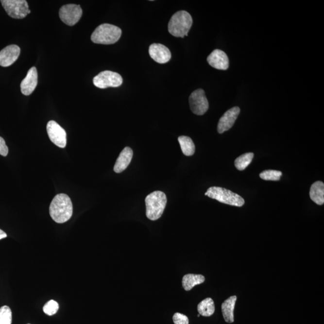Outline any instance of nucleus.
Listing matches in <instances>:
<instances>
[{
    "label": "nucleus",
    "mask_w": 324,
    "mask_h": 324,
    "mask_svg": "<svg viewBox=\"0 0 324 324\" xmlns=\"http://www.w3.org/2000/svg\"><path fill=\"white\" fill-rule=\"evenodd\" d=\"M50 214L53 221L63 223L69 220L73 214V205L70 198L61 193L53 198L50 206Z\"/></svg>",
    "instance_id": "nucleus-1"
},
{
    "label": "nucleus",
    "mask_w": 324,
    "mask_h": 324,
    "mask_svg": "<svg viewBox=\"0 0 324 324\" xmlns=\"http://www.w3.org/2000/svg\"><path fill=\"white\" fill-rule=\"evenodd\" d=\"M193 24L192 17L188 12L181 10L172 15L168 24V31L175 37L187 36Z\"/></svg>",
    "instance_id": "nucleus-2"
},
{
    "label": "nucleus",
    "mask_w": 324,
    "mask_h": 324,
    "mask_svg": "<svg viewBox=\"0 0 324 324\" xmlns=\"http://www.w3.org/2000/svg\"><path fill=\"white\" fill-rule=\"evenodd\" d=\"M146 216L150 220L155 221L161 218L167 205V198L165 193L155 191L145 198Z\"/></svg>",
    "instance_id": "nucleus-3"
},
{
    "label": "nucleus",
    "mask_w": 324,
    "mask_h": 324,
    "mask_svg": "<svg viewBox=\"0 0 324 324\" xmlns=\"http://www.w3.org/2000/svg\"><path fill=\"white\" fill-rule=\"evenodd\" d=\"M121 33V30L116 25L103 24L94 31L91 40L97 44H114L120 39Z\"/></svg>",
    "instance_id": "nucleus-4"
},
{
    "label": "nucleus",
    "mask_w": 324,
    "mask_h": 324,
    "mask_svg": "<svg viewBox=\"0 0 324 324\" xmlns=\"http://www.w3.org/2000/svg\"><path fill=\"white\" fill-rule=\"evenodd\" d=\"M205 196L218 201L219 202L232 206H241L245 203L244 200L238 194L220 187H211L205 193Z\"/></svg>",
    "instance_id": "nucleus-5"
},
{
    "label": "nucleus",
    "mask_w": 324,
    "mask_h": 324,
    "mask_svg": "<svg viewBox=\"0 0 324 324\" xmlns=\"http://www.w3.org/2000/svg\"><path fill=\"white\" fill-rule=\"evenodd\" d=\"M1 2L7 14L12 18L23 19L29 15V4L25 0H2Z\"/></svg>",
    "instance_id": "nucleus-6"
},
{
    "label": "nucleus",
    "mask_w": 324,
    "mask_h": 324,
    "mask_svg": "<svg viewBox=\"0 0 324 324\" xmlns=\"http://www.w3.org/2000/svg\"><path fill=\"white\" fill-rule=\"evenodd\" d=\"M122 83L121 76L114 71H102L93 78V84L96 87L105 89L109 87H118Z\"/></svg>",
    "instance_id": "nucleus-7"
},
{
    "label": "nucleus",
    "mask_w": 324,
    "mask_h": 324,
    "mask_svg": "<svg viewBox=\"0 0 324 324\" xmlns=\"http://www.w3.org/2000/svg\"><path fill=\"white\" fill-rule=\"evenodd\" d=\"M83 10L80 5L66 4L61 7L59 11L60 19L66 25H75L80 20Z\"/></svg>",
    "instance_id": "nucleus-8"
},
{
    "label": "nucleus",
    "mask_w": 324,
    "mask_h": 324,
    "mask_svg": "<svg viewBox=\"0 0 324 324\" xmlns=\"http://www.w3.org/2000/svg\"><path fill=\"white\" fill-rule=\"evenodd\" d=\"M191 111L197 116H203L208 111L209 104L203 89L194 91L189 97Z\"/></svg>",
    "instance_id": "nucleus-9"
},
{
    "label": "nucleus",
    "mask_w": 324,
    "mask_h": 324,
    "mask_svg": "<svg viewBox=\"0 0 324 324\" xmlns=\"http://www.w3.org/2000/svg\"><path fill=\"white\" fill-rule=\"evenodd\" d=\"M47 130L48 136L53 144L62 149L66 147L67 144L66 132L57 122L53 120L48 122Z\"/></svg>",
    "instance_id": "nucleus-10"
},
{
    "label": "nucleus",
    "mask_w": 324,
    "mask_h": 324,
    "mask_svg": "<svg viewBox=\"0 0 324 324\" xmlns=\"http://www.w3.org/2000/svg\"><path fill=\"white\" fill-rule=\"evenodd\" d=\"M239 113L240 109L238 106L234 107L227 111L219 119L218 125L219 134H222L229 131L234 126Z\"/></svg>",
    "instance_id": "nucleus-11"
},
{
    "label": "nucleus",
    "mask_w": 324,
    "mask_h": 324,
    "mask_svg": "<svg viewBox=\"0 0 324 324\" xmlns=\"http://www.w3.org/2000/svg\"><path fill=\"white\" fill-rule=\"evenodd\" d=\"M149 51L150 57L158 63H167L171 58V53L170 50L160 43H153L150 45Z\"/></svg>",
    "instance_id": "nucleus-12"
},
{
    "label": "nucleus",
    "mask_w": 324,
    "mask_h": 324,
    "mask_svg": "<svg viewBox=\"0 0 324 324\" xmlns=\"http://www.w3.org/2000/svg\"><path fill=\"white\" fill-rule=\"evenodd\" d=\"M20 49L18 46L11 45L7 46L0 51V66L8 67L11 66L18 58Z\"/></svg>",
    "instance_id": "nucleus-13"
},
{
    "label": "nucleus",
    "mask_w": 324,
    "mask_h": 324,
    "mask_svg": "<svg viewBox=\"0 0 324 324\" xmlns=\"http://www.w3.org/2000/svg\"><path fill=\"white\" fill-rule=\"evenodd\" d=\"M207 61L211 67L218 70H226L229 66L228 56L220 50H214L208 56Z\"/></svg>",
    "instance_id": "nucleus-14"
},
{
    "label": "nucleus",
    "mask_w": 324,
    "mask_h": 324,
    "mask_svg": "<svg viewBox=\"0 0 324 324\" xmlns=\"http://www.w3.org/2000/svg\"><path fill=\"white\" fill-rule=\"evenodd\" d=\"M38 75L36 68L33 67L28 71L24 80L20 83V91L25 96H29L34 91L37 85Z\"/></svg>",
    "instance_id": "nucleus-15"
},
{
    "label": "nucleus",
    "mask_w": 324,
    "mask_h": 324,
    "mask_svg": "<svg viewBox=\"0 0 324 324\" xmlns=\"http://www.w3.org/2000/svg\"><path fill=\"white\" fill-rule=\"evenodd\" d=\"M133 151L129 147H125L114 165V171L116 173H121L126 169L132 161Z\"/></svg>",
    "instance_id": "nucleus-16"
},
{
    "label": "nucleus",
    "mask_w": 324,
    "mask_h": 324,
    "mask_svg": "<svg viewBox=\"0 0 324 324\" xmlns=\"http://www.w3.org/2000/svg\"><path fill=\"white\" fill-rule=\"evenodd\" d=\"M237 301L236 295L231 296L224 301L222 305V311L224 321L228 323H233L234 321V310Z\"/></svg>",
    "instance_id": "nucleus-17"
},
{
    "label": "nucleus",
    "mask_w": 324,
    "mask_h": 324,
    "mask_svg": "<svg viewBox=\"0 0 324 324\" xmlns=\"http://www.w3.org/2000/svg\"><path fill=\"white\" fill-rule=\"evenodd\" d=\"M310 197L313 202L319 205H322L324 203V184L318 181L311 186Z\"/></svg>",
    "instance_id": "nucleus-18"
},
{
    "label": "nucleus",
    "mask_w": 324,
    "mask_h": 324,
    "mask_svg": "<svg viewBox=\"0 0 324 324\" xmlns=\"http://www.w3.org/2000/svg\"><path fill=\"white\" fill-rule=\"evenodd\" d=\"M205 278L203 275L188 274L184 275L182 279V286L186 291H189L195 286L203 284Z\"/></svg>",
    "instance_id": "nucleus-19"
},
{
    "label": "nucleus",
    "mask_w": 324,
    "mask_h": 324,
    "mask_svg": "<svg viewBox=\"0 0 324 324\" xmlns=\"http://www.w3.org/2000/svg\"><path fill=\"white\" fill-rule=\"evenodd\" d=\"M198 311L199 314L205 317L213 315L215 312V306L212 298H206L199 303Z\"/></svg>",
    "instance_id": "nucleus-20"
},
{
    "label": "nucleus",
    "mask_w": 324,
    "mask_h": 324,
    "mask_svg": "<svg viewBox=\"0 0 324 324\" xmlns=\"http://www.w3.org/2000/svg\"><path fill=\"white\" fill-rule=\"evenodd\" d=\"M178 141L184 154L186 156H191L194 154L195 152V145L190 137L181 136L178 137Z\"/></svg>",
    "instance_id": "nucleus-21"
},
{
    "label": "nucleus",
    "mask_w": 324,
    "mask_h": 324,
    "mask_svg": "<svg viewBox=\"0 0 324 324\" xmlns=\"http://www.w3.org/2000/svg\"><path fill=\"white\" fill-rule=\"evenodd\" d=\"M254 157V153H247L237 157L235 160V166L237 169L239 171H243L246 169L251 164Z\"/></svg>",
    "instance_id": "nucleus-22"
},
{
    "label": "nucleus",
    "mask_w": 324,
    "mask_h": 324,
    "mask_svg": "<svg viewBox=\"0 0 324 324\" xmlns=\"http://www.w3.org/2000/svg\"><path fill=\"white\" fill-rule=\"evenodd\" d=\"M282 175V172L279 171L266 170L259 174L260 178L266 181H279Z\"/></svg>",
    "instance_id": "nucleus-23"
},
{
    "label": "nucleus",
    "mask_w": 324,
    "mask_h": 324,
    "mask_svg": "<svg viewBox=\"0 0 324 324\" xmlns=\"http://www.w3.org/2000/svg\"><path fill=\"white\" fill-rule=\"evenodd\" d=\"M12 313L9 306L0 308V324H12Z\"/></svg>",
    "instance_id": "nucleus-24"
},
{
    "label": "nucleus",
    "mask_w": 324,
    "mask_h": 324,
    "mask_svg": "<svg viewBox=\"0 0 324 324\" xmlns=\"http://www.w3.org/2000/svg\"><path fill=\"white\" fill-rule=\"evenodd\" d=\"M58 308H59V305H58L57 302L52 300L46 303L43 310L45 314L48 316H52L57 312Z\"/></svg>",
    "instance_id": "nucleus-25"
},
{
    "label": "nucleus",
    "mask_w": 324,
    "mask_h": 324,
    "mask_svg": "<svg viewBox=\"0 0 324 324\" xmlns=\"http://www.w3.org/2000/svg\"><path fill=\"white\" fill-rule=\"evenodd\" d=\"M174 324H188L189 321L187 316L180 313H175L172 317Z\"/></svg>",
    "instance_id": "nucleus-26"
},
{
    "label": "nucleus",
    "mask_w": 324,
    "mask_h": 324,
    "mask_svg": "<svg viewBox=\"0 0 324 324\" xmlns=\"http://www.w3.org/2000/svg\"><path fill=\"white\" fill-rule=\"evenodd\" d=\"M8 153L9 149L6 144V142L2 137L0 136V155L6 157Z\"/></svg>",
    "instance_id": "nucleus-27"
},
{
    "label": "nucleus",
    "mask_w": 324,
    "mask_h": 324,
    "mask_svg": "<svg viewBox=\"0 0 324 324\" xmlns=\"http://www.w3.org/2000/svg\"><path fill=\"white\" fill-rule=\"evenodd\" d=\"M7 237V234L5 232L0 229V239H3Z\"/></svg>",
    "instance_id": "nucleus-28"
},
{
    "label": "nucleus",
    "mask_w": 324,
    "mask_h": 324,
    "mask_svg": "<svg viewBox=\"0 0 324 324\" xmlns=\"http://www.w3.org/2000/svg\"><path fill=\"white\" fill-rule=\"evenodd\" d=\"M30 13H31V11H30V10H29V12H28V14H30Z\"/></svg>",
    "instance_id": "nucleus-29"
}]
</instances>
